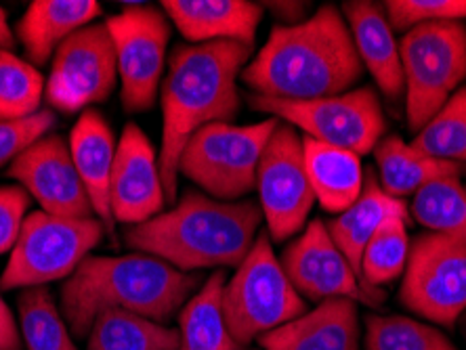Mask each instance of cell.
<instances>
[{"instance_id": "6da1fadb", "label": "cell", "mask_w": 466, "mask_h": 350, "mask_svg": "<svg viewBox=\"0 0 466 350\" xmlns=\"http://www.w3.org/2000/svg\"><path fill=\"white\" fill-rule=\"evenodd\" d=\"M363 65L342 11L324 5L294 25H276L239 80L267 99L334 97L361 78Z\"/></svg>"}, {"instance_id": "7a4b0ae2", "label": "cell", "mask_w": 466, "mask_h": 350, "mask_svg": "<svg viewBox=\"0 0 466 350\" xmlns=\"http://www.w3.org/2000/svg\"><path fill=\"white\" fill-rule=\"evenodd\" d=\"M250 46L239 43L179 45L162 80L160 175L167 202H177L179 160L198 130L229 122L239 112L238 78L250 59Z\"/></svg>"}, {"instance_id": "3957f363", "label": "cell", "mask_w": 466, "mask_h": 350, "mask_svg": "<svg viewBox=\"0 0 466 350\" xmlns=\"http://www.w3.org/2000/svg\"><path fill=\"white\" fill-rule=\"evenodd\" d=\"M200 281L152 254L130 252L120 256H86L61 285V313L76 338L91 332L106 311H127L167 324Z\"/></svg>"}, {"instance_id": "277c9868", "label": "cell", "mask_w": 466, "mask_h": 350, "mask_svg": "<svg viewBox=\"0 0 466 350\" xmlns=\"http://www.w3.org/2000/svg\"><path fill=\"white\" fill-rule=\"evenodd\" d=\"M263 223L250 200L221 202L202 191H185L170 210L141 225L127 226V245L152 254L183 273L238 266L248 256Z\"/></svg>"}, {"instance_id": "5b68a950", "label": "cell", "mask_w": 466, "mask_h": 350, "mask_svg": "<svg viewBox=\"0 0 466 350\" xmlns=\"http://www.w3.org/2000/svg\"><path fill=\"white\" fill-rule=\"evenodd\" d=\"M225 324L238 346L250 345L307 313L305 300L273 254L271 237L260 231L248 256L223 287Z\"/></svg>"}, {"instance_id": "8992f818", "label": "cell", "mask_w": 466, "mask_h": 350, "mask_svg": "<svg viewBox=\"0 0 466 350\" xmlns=\"http://www.w3.org/2000/svg\"><path fill=\"white\" fill-rule=\"evenodd\" d=\"M104 233V223L95 216L70 218L43 210L30 212L0 275V290L45 287L51 281L67 279L101 244Z\"/></svg>"}, {"instance_id": "52a82bcc", "label": "cell", "mask_w": 466, "mask_h": 350, "mask_svg": "<svg viewBox=\"0 0 466 350\" xmlns=\"http://www.w3.org/2000/svg\"><path fill=\"white\" fill-rule=\"evenodd\" d=\"M278 118L236 126L217 122L198 130L185 145L179 176L221 202H239L257 187L260 155Z\"/></svg>"}, {"instance_id": "ba28073f", "label": "cell", "mask_w": 466, "mask_h": 350, "mask_svg": "<svg viewBox=\"0 0 466 350\" xmlns=\"http://www.w3.org/2000/svg\"><path fill=\"white\" fill-rule=\"evenodd\" d=\"M408 126L418 133L466 78V25L437 22L406 32L401 45Z\"/></svg>"}, {"instance_id": "9c48e42d", "label": "cell", "mask_w": 466, "mask_h": 350, "mask_svg": "<svg viewBox=\"0 0 466 350\" xmlns=\"http://www.w3.org/2000/svg\"><path fill=\"white\" fill-rule=\"evenodd\" d=\"M250 105L257 112L271 114L286 125L305 130L309 139L353 151L360 157L374 151L387 128L379 95L368 86L311 101L267 99L250 95Z\"/></svg>"}, {"instance_id": "30bf717a", "label": "cell", "mask_w": 466, "mask_h": 350, "mask_svg": "<svg viewBox=\"0 0 466 350\" xmlns=\"http://www.w3.org/2000/svg\"><path fill=\"white\" fill-rule=\"evenodd\" d=\"M401 305L431 324L451 327L466 311V245L443 233H422L410 245Z\"/></svg>"}, {"instance_id": "8fae6325", "label": "cell", "mask_w": 466, "mask_h": 350, "mask_svg": "<svg viewBox=\"0 0 466 350\" xmlns=\"http://www.w3.org/2000/svg\"><path fill=\"white\" fill-rule=\"evenodd\" d=\"M118 61L120 99L128 114L156 105L167 65L170 22L149 5H127L106 22Z\"/></svg>"}, {"instance_id": "7c38bea8", "label": "cell", "mask_w": 466, "mask_h": 350, "mask_svg": "<svg viewBox=\"0 0 466 350\" xmlns=\"http://www.w3.org/2000/svg\"><path fill=\"white\" fill-rule=\"evenodd\" d=\"M255 189L273 242H286L305 229L315 195L305 168L303 139L282 120L260 155Z\"/></svg>"}, {"instance_id": "4fadbf2b", "label": "cell", "mask_w": 466, "mask_h": 350, "mask_svg": "<svg viewBox=\"0 0 466 350\" xmlns=\"http://www.w3.org/2000/svg\"><path fill=\"white\" fill-rule=\"evenodd\" d=\"M118 82L116 49L104 24L82 27L51 59L45 101L61 114H82L107 101Z\"/></svg>"}, {"instance_id": "5bb4252c", "label": "cell", "mask_w": 466, "mask_h": 350, "mask_svg": "<svg viewBox=\"0 0 466 350\" xmlns=\"http://www.w3.org/2000/svg\"><path fill=\"white\" fill-rule=\"evenodd\" d=\"M9 176L55 216L88 218L93 204L74 164L70 143L61 135H46L27 147L9 166Z\"/></svg>"}, {"instance_id": "9a60e30c", "label": "cell", "mask_w": 466, "mask_h": 350, "mask_svg": "<svg viewBox=\"0 0 466 350\" xmlns=\"http://www.w3.org/2000/svg\"><path fill=\"white\" fill-rule=\"evenodd\" d=\"M279 263L300 296L315 302L349 298L374 305L345 254L334 244L326 223L311 221L307 225L303 233L284 250Z\"/></svg>"}, {"instance_id": "2e32d148", "label": "cell", "mask_w": 466, "mask_h": 350, "mask_svg": "<svg viewBox=\"0 0 466 350\" xmlns=\"http://www.w3.org/2000/svg\"><path fill=\"white\" fill-rule=\"evenodd\" d=\"M167 194L160 175V154L137 125L122 130L109 183L114 223L133 226L164 212Z\"/></svg>"}, {"instance_id": "e0dca14e", "label": "cell", "mask_w": 466, "mask_h": 350, "mask_svg": "<svg viewBox=\"0 0 466 350\" xmlns=\"http://www.w3.org/2000/svg\"><path fill=\"white\" fill-rule=\"evenodd\" d=\"M164 15L191 45H255L263 6L248 0H164Z\"/></svg>"}, {"instance_id": "ac0fdd59", "label": "cell", "mask_w": 466, "mask_h": 350, "mask_svg": "<svg viewBox=\"0 0 466 350\" xmlns=\"http://www.w3.org/2000/svg\"><path fill=\"white\" fill-rule=\"evenodd\" d=\"M263 350H360L358 302L330 298L260 335Z\"/></svg>"}, {"instance_id": "d6986e66", "label": "cell", "mask_w": 466, "mask_h": 350, "mask_svg": "<svg viewBox=\"0 0 466 350\" xmlns=\"http://www.w3.org/2000/svg\"><path fill=\"white\" fill-rule=\"evenodd\" d=\"M342 15L351 30L361 65L372 74L387 99H400L403 93L401 55L385 9L370 0H349L342 5Z\"/></svg>"}, {"instance_id": "ffe728a7", "label": "cell", "mask_w": 466, "mask_h": 350, "mask_svg": "<svg viewBox=\"0 0 466 350\" xmlns=\"http://www.w3.org/2000/svg\"><path fill=\"white\" fill-rule=\"evenodd\" d=\"M101 5L95 0H34L15 25V38L22 43L25 59L32 65H45L61 45L82 27L95 24Z\"/></svg>"}, {"instance_id": "44dd1931", "label": "cell", "mask_w": 466, "mask_h": 350, "mask_svg": "<svg viewBox=\"0 0 466 350\" xmlns=\"http://www.w3.org/2000/svg\"><path fill=\"white\" fill-rule=\"evenodd\" d=\"M67 143L78 175L91 197L95 216L104 223L107 231H112L116 223L109 210V183H112L116 147H118L112 126L97 109H86L74 125Z\"/></svg>"}, {"instance_id": "7402d4cb", "label": "cell", "mask_w": 466, "mask_h": 350, "mask_svg": "<svg viewBox=\"0 0 466 350\" xmlns=\"http://www.w3.org/2000/svg\"><path fill=\"white\" fill-rule=\"evenodd\" d=\"M303 151L315 202L337 216L351 208L363 191L361 157L353 151L324 145L309 136L303 139Z\"/></svg>"}, {"instance_id": "603a6c76", "label": "cell", "mask_w": 466, "mask_h": 350, "mask_svg": "<svg viewBox=\"0 0 466 350\" xmlns=\"http://www.w3.org/2000/svg\"><path fill=\"white\" fill-rule=\"evenodd\" d=\"M374 160L380 173L382 191L397 200L414 197L431 183L461 178L464 173L462 164L424 155L412 147V143H406L397 135H389L379 141V145L374 147Z\"/></svg>"}, {"instance_id": "cb8c5ba5", "label": "cell", "mask_w": 466, "mask_h": 350, "mask_svg": "<svg viewBox=\"0 0 466 350\" xmlns=\"http://www.w3.org/2000/svg\"><path fill=\"white\" fill-rule=\"evenodd\" d=\"M408 215L410 208L406 202L385 194L382 187H379L374 178L370 176L368 185H363L360 200L355 202L351 208L342 212V215L332 218L326 226L330 237L334 239V244H337L339 250L345 254L349 265L353 266L355 275L361 281V256L366 245L370 244V239L374 237V233L380 229V225L385 223L389 216L408 218Z\"/></svg>"}, {"instance_id": "d4e9b609", "label": "cell", "mask_w": 466, "mask_h": 350, "mask_svg": "<svg viewBox=\"0 0 466 350\" xmlns=\"http://www.w3.org/2000/svg\"><path fill=\"white\" fill-rule=\"evenodd\" d=\"M225 273L217 271L187 300L179 315L177 350H238L223 315Z\"/></svg>"}, {"instance_id": "484cf974", "label": "cell", "mask_w": 466, "mask_h": 350, "mask_svg": "<svg viewBox=\"0 0 466 350\" xmlns=\"http://www.w3.org/2000/svg\"><path fill=\"white\" fill-rule=\"evenodd\" d=\"M86 350H177L179 329L127 311L101 313L88 332Z\"/></svg>"}, {"instance_id": "4316f807", "label": "cell", "mask_w": 466, "mask_h": 350, "mask_svg": "<svg viewBox=\"0 0 466 350\" xmlns=\"http://www.w3.org/2000/svg\"><path fill=\"white\" fill-rule=\"evenodd\" d=\"M406 216H389L370 239L361 256V284L372 302H380V285L395 281L406 271L410 242Z\"/></svg>"}, {"instance_id": "83f0119b", "label": "cell", "mask_w": 466, "mask_h": 350, "mask_svg": "<svg viewBox=\"0 0 466 350\" xmlns=\"http://www.w3.org/2000/svg\"><path fill=\"white\" fill-rule=\"evenodd\" d=\"M17 313L27 350H78L64 313L46 287H27L19 294Z\"/></svg>"}, {"instance_id": "f1b7e54d", "label": "cell", "mask_w": 466, "mask_h": 350, "mask_svg": "<svg viewBox=\"0 0 466 350\" xmlns=\"http://www.w3.org/2000/svg\"><path fill=\"white\" fill-rule=\"evenodd\" d=\"M410 212L418 225L466 245V187L461 178H445L418 191Z\"/></svg>"}, {"instance_id": "f546056e", "label": "cell", "mask_w": 466, "mask_h": 350, "mask_svg": "<svg viewBox=\"0 0 466 350\" xmlns=\"http://www.w3.org/2000/svg\"><path fill=\"white\" fill-rule=\"evenodd\" d=\"M412 147L441 162L466 164V86L418 130Z\"/></svg>"}, {"instance_id": "4dcf8cb0", "label": "cell", "mask_w": 466, "mask_h": 350, "mask_svg": "<svg viewBox=\"0 0 466 350\" xmlns=\"http://www.w3.org/2000/svg\"><path fill=\"white\" fill-rule=\"evenodd\" d=\"M46 80L36 65L0 51V120H24L43 109Z\"/></svg>"}, {"instance_id": "1f68e13d", "label": "cell", "mask_w": 466, "mask_h": 350, "mask_svg": "<svg viewBox=\"0 0 466 350\" xmlns=\"http://www.w3.org/2000/svg\"><path fill=\"white\" fill-rule=\"evenodd\" d=\"M366 350H458L440 329L408 317L366 319Z\"/></svg>"}, {"instance_id": "d6a6232c", "label": "cell", "mask_w": 466, "mask_h": 350, "mask_svg": "<svg viewBox=\"0 0 466 350\" xmlns=\"http://www.w3.org/2000/svg\"><path fill=\"white\" fill-rule=\"evenodd\" d=\"M382 6L393 32H410L416 25L466 19V0H387Z\"/></svg>"}, {"instance_id": "836d02e7", "label": "cell", "mask_w": 466, "mask_h": 350, "mask_svg": "<svg viewBox=\"0 0 466 350\" xmlns=\"http://www.w3.org/2000/svg\"><path fill=\"white\" fill-rule=\"evenodd\" d=\"M55 122L57 118L49 107L24 120H0V168L11 166L27 147L51 135Z\"/></svg>"}, {"instance_id": "e575fe53", "label": "cell", "mask_w": 466, "mask_h": 350, "mask_svg": "<svg viewBox=\"0 0 466 350\" xmlns=\"http://www.w3.org/2000/svg\"><path fill=\"white\" fill-rule=\"evenodd\" d=\"M30 195L19 185L0 187V254L11 252L30 212Z\"/></svg>"}, {"instance_id": "d590c367", "label": "cell", "mask_w": 466, "mask_h": 350, "mask_svg": "<svg viewBox=\"0 0 466 350\" xmlns=\"http://www.w3.org/2000/svg\"><path fill=\"white\" fill-rule=\"evenodd\" d=\"M22 334L15 324L11 308L0 294V350H22Z\"/></svg>"}, {"instance_id": "8d00e7d4", "label": "cell", "mask_w": 466, "mask_h": 350, "mask_svg": "<svg viewBox=\"0 0 466 350\" xmlns=\"http://www.w3.org/2000/svg\"><path fill=\"white\" fill-rule=\"evenodd\" d=\"M265 6H269V11L276 13L279 17V22H284L282 25H294V24H300L303 19H300V13L305 11L303 3H267Z\"/></svg>"}, {"instance_id": "74e56055", "label": "cell", "mask_w": 466, "mask_h": 350, "mask_svg": "<svg viewBox=\"0 0 466 350\" xmlns=\"http://www.w3.org/2000/svg\"><path fill=\"white\" fill-rule=\"evenodd\" d=\"M17 43L15 32L11 30L9 17H6V11L0 6V51H11L13 45Z\"/></svg>"}]
</instances>
